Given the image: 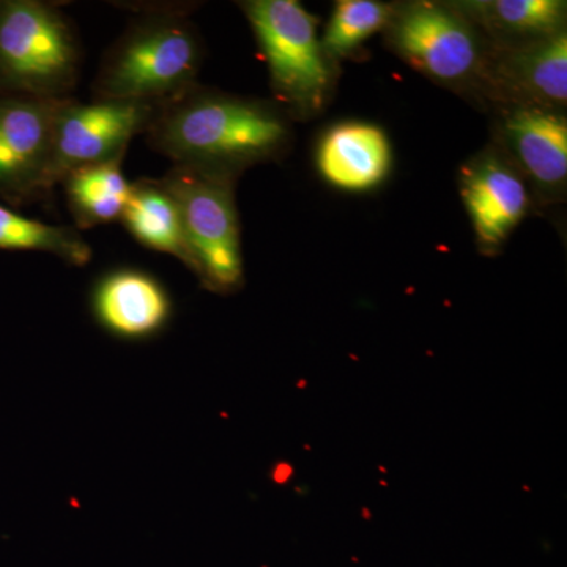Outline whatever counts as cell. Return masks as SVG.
Instances as JSON below:
<instances>
[{
	"label": "cell",
	"mask_w": 567,
	"mask_h": 567,
	"mask_svg": "<svg viewBox=\"0 0 567 567\" xmlns=\"http://www.w3.org/2000/svg\"><path fill=\"white\" fill-rule=\"evenodd\" d=\"M91 303L96 322L126 341H144L162 333L173 316L166 287L133 268L104 275L93 287Z\"/></svg>",
	"instance_id": "cell-9"
},
{
	"label": "cell",
	"mask_w": 567,
	"mask_h": 567,
	"mask_svg": "<svg viewBox=\"0 0 567 567\" xmlns=\"http://www.w3.org/2000/svg\"><path fill=\"white\" fill-rule=\"evenodd\" d=\"M391 11L374 0H341L323 37V51L346 55L357 50L390 20Z\"/></svg>",
	"instance_id": "cell-17"
},
{
	"label": "cell",
	"mask_w": 567,
	"mask_h": 567,
	"mask_svg": "<svg viewBox=\"0 0 567 567\" xmlns=\"http://www.w3.org/2000/svg\"><path fill=\"white\" fill-rule=\"evenodd\" d=\"M462 196L484 245L502 244L527 212L524 182L495 158L481 159L466 171Z\"/></svg>",
	"instance_id": "cell-11"
},
{
	"label": "cell",
	"mask_w": 567,
	"mask_h": 567,
	"mask_svg": "<svg viewBox=\"0 0 567 567\" xmlns=\"http://www.w3.org/2000/svg\"><path fill=\"white\" fill-rule=\"evenodd\" d=\"M317 166L331 185L347 192H364L386 177L391 166L390 142L382 130L369 123H341L320 142Z\"/></svg>",
	"instance_id": "cell-10"
},
{
	"label": "cell",
	"mask_w": 567,
	"mask_h": 567,
	"mask_svg": "<svg viewBox=\"0 0 567 567\" xmlns=\"http://www.w3.org/2000/svg\"><path fill=\"white\" fill-rule=\"evenodd\" d=\"M0 249L3 251L48 252L63 262L84 267L91 262L92 248L76 227L52 226L25 218L0 204Z\"/></svg>",
	"instance_id": "cell-15"
},
{
	"label": "cell",
	"mask_w": 567,
	"mask_h": 567,
	"mask_svg": "<svg viewBox=\"0 0 567 567\" xmlns=\"http://www.w3.org/2000/svg\"><path fill=\"white\" fill-rule=\"evenodd\" d=\"M63 100L0 95V200L3 203L21 207L48 197L44 181L55 115Z\"/></svg>",
	"instance_id": "cell-7"
},
{
	"label": "cell",
	"mask_w": 567,
	"mask_h": 567,
	"mask_svg": "<svg viewBox=\"0 0 567 567\" xmlns=\"http://www.w3.org/2000/svg\"><path fill=\"white\" fill-rule=\"evenodd\" d=\"M155 111L137 103L63 100L52 132L47 196L73 171L123 158L133 137L147 132Z\"/></svg>",
	"instance_id": "cell-6"
},
{
	"label": "cell",
	"mask_w": 567,
	"mask_h": 567,
	"mask_svg": "<svg viewBox=\"0 0 567 567\" xmlns=\"http://www.w3.org/2000/svg\"><path fill=\"white\" fill-rule=\"evenodd\" d=\"M203 43L183 10H145L104 54L93 100L162 107L197 85Z\"/></svg>",
	"instance_id": "cell-2"
},
{
	"label": "cell",
	"mask_w": 567,
	"mask_h": 567,
	"mask_svg": "<svg viewBox=\"0 0 567 567\" xmlns=\"http://www.w3.org/2000/svg\"><path fill=\"white\" fill-rule=\"evenodd\" d=\"M274 91L297 111L317 110L330 84V70L317 37L315 18L297 0L241 3Z\"/></svg>",
	"instance_id": "cell-5"
},
{
	"label": "cell",
	"mask_w": 567,
	"mask_h": 567,
	"mask_svg": "<svg viewBox=\"0 0 567 567\" xmlns=\"http://www.w3.org/2000/svg\"><path fill=\"white\" fill-rule=\"evenodd\" d=\"M82 51L69 18L40 0H0V95L71 99Z\"/></svg>",
	"instance_id": "cell-3"
},
{
	"label": "cell",
	"mask_w": 567,
	"mask_h": 567,
	"mask_svg": "<svg viewBox=\"0 0 567 567\" xmlns=\"http://www.w3.org/2000/svg\"><path fill=\"white\" fill-rule=\"evenodd\" d=\"M121 223L145 248L171 254L186 265L181 213L173 194L159 178H141L132 183Z\"/></svg>",
	"instance_id": "cell-13"
},
{
	"label": "cell",
	"mask_w": 567,
	"mask_h": 567,
	"mask_svg": "<svg viewBox=\"0 0 567 567\" xmlns=\"http://www.w3.org/2000/svg\"><path fill=\"white\" fill-rule=\"evenodd\" d=\"M159 181L173 194L181 213L186 267L212 292L240 289L244 256L234 178L174 166Z\"/></svg>",
	"instance_id": "cell-4"
},
{
	"label": "cell",
	"mask_w": 567,
	"mask_h": 567,
	"mask_svg": "<svg viewBox=\"0 0 567 567\" xmlns=\"http://www.w3.org/2000/svg\"><path fill=\"white\" fill-rule=\"evenodd\" d=\"M123 158L81 167L63 178L66 203L76 229L121 221L132 183L122 173Z\"/></svg>",
	"instance_id": "cell-14"
},
{
	"label": "cell",
	"mask_w": 567,
	"mask_h": 567,
	"mask_svg": "<svg viewBox=\"0 0 567 567\" xmlns=\"http://www.w3.org/2000/svg\"><path fill=\"white\" fill-rule=\"evenodd\" d=\"M477 6L499 31L546 39L558 32L566 11V3L559 0H496Z\"/></svg>",
	"instance_id": "cell-18"
},
{
	"label": "cell",
	"mask_w": 567,
	"mask_h": 567,
	"mask_svg": "<svg viewBox=\"0 0 567 567\" xmlns=\"http://www.w3.org/2000/svg\"><path fill=\"white\" fill-rule=\"evenodd\" d=\"M505 133L518 162L539 185L554 188L567 177V123L557 114L520 110L506 121Z\"/></svg>",
	"instance_id": "cell-12"
},
{
	"label": "cell",
	"mask_w": 567,
	"mask_h": 567,
	"mask_svg": "<svg viewBox=\"0 0 567 567\" xmlns=\"http://www.w3.org/2000/svg\"><path fill=\"white\" fill-rule=\"evenodd\" d=\"M517 73L522 84L537 99L565 104L567 100V37L554 33L536 48L518 55Z\"/></svg>",
	"instance_id": "cell-16"
},
{
	"label": "cell",
	"mask_w": 567,
	"mask_h": 567,
	"mask_svg": "<svg viewBox=\"0 0 567 567\" xmlns=\"http://www.w3.org/2000/svg\"><path fill=\"white\" fill-rule=\"evenodd\" d=\"M393 41L402 58L440 81L464 80L480 61V47L470 25L431 3L405 10L394 22Z\"/></svg>",
	"instance_id": "cell-8"
},
{
	"label": "cell",
	"mask_w": 567,
	"mask_h": 567,
	"mask_svg": "<svg viewBox=\"0 0 567 567\" xmlns=\"http://www.w3.org/2000/svg\"><path fill=\"white\" fill-rule=\"evenodd\" d=\"M145 134L152 148L173 159L174 166L234 178L241 167L281 151L289 128L267 104L194 85L156 107Z\"/></svg>",
	"instance_id": "cell-1"
}]
</instances>
